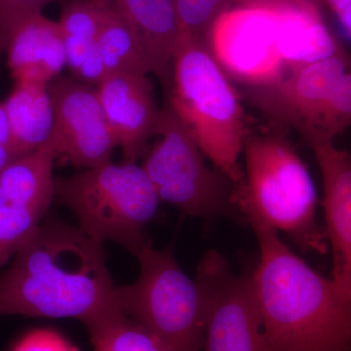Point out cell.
Listing matches in <instances>:
<instances>
[{
  "label": "cell",
  "instance_id": "d6986e66",
  "mask_svg": "<svg viewBox=\"0 0 351 351\" xmlns=\"http://www.w3.org/2000/svg\"><path fill=\"white\" fill-rule=\"evenodd\" d=\"M96 49L108 76L119 73L138 75L152 73L137 36L123 16L110 1L97 38Z\"/></svg>",
  "mask_w": 351,
  "mask_h": 351
},
{
  "label": "cell",
  "instance_id": "ba28073f",
  "mask_svg": "<svg viewBox=\"0 0 351 351\" xmlns=\"http://www.w3.org/2000/svg\"><path fill=\"white\" fill-rule=\"evenodd\" d=\"M350 69L343 51L289 71L278 82L251 87L247 96L267 119L295 129L307 144L334 141L350 125Z\"/></svg>",
  "mask_w": 351,
  "mask_h": 351
},
{
  "label": "cell",
  "instance_id": "cb8c5ba5",
  "mask_svg": "<svg viewBox=\"0 0 351 351\" xmlns=\"http://www.w3.org/2000/svg\"><path fill=\"white\" fill-rule=\"evenodd\" d=\"M54 0H0V43L5 51L9 34L20 22L43 12Z\"/></svg>",
  "mask_w": 351,
  "mask_h": 351
},
{
  "label": "cell",
  "instance_id": "2e32d148",
  "mask_svg": "<svg viewBox=\"0 0 351 351\" xmlns=\"http://www.w3.org/2000/svg\"><path fill=\"white\" fill-rule=\"evenodd\" d=\"M137 36L151 71L166 91L173 83V58L180 38L172 0H108Z\"/></svg>",
  "mask_w": 351,
  "mask_h": 351
},
{
  "label": "cell",
  "instance_id": "44dd1931",
  "mask_svg": "<svg viewBox=\"0 0 351 351\" xmlns=\"http://www.w3.org/2000/svg\"><path fill=\"white\" fill-rule=\"evenodd\" d=\"M93 351H164L117 308L88 328Z\"/></svg>",
  "mask_w": 351,
  "mask_h": 351
},
{
  "label": "cell",
  "instance_id": "ac0fdd59",
  "mask_svg": "<svg viewBox=\"0 0 351 351\" xmlns=\"http://www.w3.org/2000/svg\"><path fill=\"white\" fill-rule=\"evenodd\" d=\"M56 158L47 144L14 157L0 172V186L9 202L44 216L55 197L53 166Z\"/></svg>",
  "mask_w": 351,
  "mask_h": 351
},
{
  "label": "cell",
  "instance_id": "e0dca14e",
  "mask_svg": "<svg viewBox=\"0 0 351 351\" xmlns=\"http://www.w3.org/2000/svg\"><path fill=\"white\" fill-rule=\"evenodd\" d=\"M3 105L16 156L36 151L49 142L54 112L48 83H16Z\"/></svg>",
  "mask_w": 351,
  "mask_h": 351
},
{
  "label": "cell",
  "instance_id": "3957f363",
  "mask_svg": "<svg viewBox=\"0 0 351 351\" xmlns=\"http://www.w3.org/2000/svg\"><path fill=\"white\" fill-rule=\"evenodd\" d=\"M168 105L212 164L237 186L244 180L239 164L246 119L234 87L209 46L180 36L173 58Z\"/></svg>",
  "mask_w": 351,
  "mask_h": 351
},
{
  "label": "cell",
  "instance_id": "603a6c76",
  "mask_svg": "<svg viewBox=\"0 0 351 351\" xmlns=\"http://www.w3.org/2000/svg\"><path fill=\"white\" fill-rule=\"evenodd\" d=\"M43 217L10 202L0 205V267L20 250Z\"/></svg>",
  "mask_w": 351,
  "mask_h": 351
},
{
  "label": "cell",
  "instance_id": "30bf717a",
  "mask_svg": "<svg viewBox=\"0 0 351 351\" xmlns=\"http://www.w3.org/2000/svg\"><path fill=\"white\" fill-rule=\"evenodd\" d=\"M210 51L219 66L251 87L284 77L274 21L256 0H235L219 18L212 29Z\"/></svg>",
  "mask_w": 351,
  "mask_h": 351
},
{
  "label": "cell",
  "instance_id": "f1b7e54d",
  "mask_svg": "<svg viewBox=\"0 0 351 351\" xmlns=\"http://www.w3.org/2000/svg\"><path fill=\"white\" fill-rule=\"evenodd\" d=\"M8 202L9 200L8 198H7L5 193H4L3 189L0 186V205L6 204V203Z\"/></svg>",
  "mask_w": 351,
  "mask_h": 351
},
{
  "label": "cell",
  "instance_id": "d4e9b609",
  "mask_svg": "<svg viewBox=\"0 0 351 351\" xmlns=\"http://www.w3.org/2000/svg\"><path fill=\"white\" fill-rule=\"evenodd\" d=\"M11 351H78L68 339L59 332L48 329H39L29 332Z\"/></svg>",
  "mask_w": 351,
  "mask_h": 351
},
{
  "label": "cell",
  "instance_id": "4fadbf2b",
  "mask_svg": "<svg viewBox=\"0 0 351 351\" xmlns=\"http://www.w3.org/2000/svg\"><path fill=\"white\" fill-rule=\"evenodd\" d=\"M319 165L324 191L328 244L332 253V281L351 295V161L332 140L308 143Z\"/></svg>",
  "mask_w": 351,
  "mask_h": 351
},
{
  "label": "cell",
  "instance_id": "5bb4252c",
  "mask_svg": "<svg viewBox=\"0 0 351 351\" xmlns=\"http://www.w3.org/2000/svg\"><path fill=\"white\" fill-rule=\"evenodd\" d=\"M269 11L277 48L286 68L295 71L343 52L314 0H256Z\"/></svg>",
  "mask_w": 351,
  "mask_h": 351
},
{
  "label": "cell",
  "instance_id": "7402d4cb",
  "mask_svg": "<svg viewBox=\"0 0 351 351\" xmlns=\"http://www.w3.org/2000/svg\"><path fill=\"white\" fill-rule=\"evenodd\" d=\"M180 36H188L210 47L212 29L235 0H172Z\"/></svg>",
  "mask_w": 351,
  "mask_h": 351
},
{
  "label": "cell",
  "instance_id": "52a82bcc",
  "mask_svg": "<svg viewBox=\"0 0 351 351\" xmlns=\"http://www.w3.org/2000/svg\"><path fill=\"white\" fill-rule=\"evenodd\" d=\"M156 136L159 140L142 168L160 202L205 221L223 217L244 221L237 184L221 171L208 167L197 143L169 105L160 110Z\"/></svg>",
  "mask_w": 351,
  "mask_h": 351
},
{
  "label": "cell",
  "instance_id": "9a60e30c",
  "mask_svg": "<svg viewBox=\"0 0 351 351\" xmlns=\"http://www.w3.org/2000/svg\"><path fill=\"white\" fill-rule=\"evenodd\" d=\"M7 64L16 83H49L66 66L64 36L59 23L36 14L9 34Z\"/></svg>",
  "mask_w": 351,
  "mask_h": 351
},
{
  "label": "cell",
  "instance_id": "6da1fadb",
  "mask_svg": "<svg viewBox=\"0 0 351 351\" xmlns=\"http://www.w3.org/2000/svg\"><path fill=\"white\" fill-rule=\"evenodd\" d=\"M0 276V316L93 326L119 307L103 244L59 221L38 226Z\"/></svg>",
  "mask_w": 351,
  "mask_h": 351
},
{
  "label": "cell",
  "instance_id": "83f0119b",
  "mask_svg": "<svg viewBox=\"0 0 351 351\" xmlns=\"http://www.w3.org/2000/svg\"><path fill=\"white\" fill-rule=\"evenodd\" d=\"M16 157L13 152L6 147L5 145L0 144V172L4 169V167Z\"/></svg>",
  "mask_w": 351,
  "mask_h": 351
},
{
  "label": "cell",
  "instance_id": "4316f807",
  "mask_svg": "<svg viewBox=\"0 0 351 351\" xmlns=\"http://www.w3.org/2000/svg\"><path fill=\"white\" fill-rule=\"evenodd\" d=\"M0 144L5 145L14 156L12 134H11L10 123H9L8 115H7L5 107H4L3 101H0Z\"/></svg>",
  "mask_w": 351,
  "mask_h": 351
},
{
  "label": "cell",
  "instance_id": "8992f818",
  "mask_svg": "<svg viewBox=\"0 0 351 351\" xmlns=\"http://www.w3.org/2000/svg\"><path fill=\"white\" fill-rule=\"evenodd\" d=\"M136 258L140 265L137 280L115 286L122 313L164 351H202L199 290L182 271L173 245L157 250L149 242Z\"/></svg>",
  "mask_w": 351,
  "mask_h": 351
},
{
  "label": "cell",
  "instance_id": "ffe728a7",
  "mask_svg": "<svg viewBox=\"0 0 351 351\" xmlns=\"http://www.w3.org/2000/svg\"><path fill=\"white\" fill-rule=\"evenodd\" d=\"M108 5V0H71L64 6L58 23L73 76L96 44Z\"/></svg>",
  "mask_w": 351,
  "mask_h": 351
},
{
  "label": "cell",
  "instance_id": "9c48e42d",
  "mask_svg": "<svg viewBox=\"0 0 351 351\" xmlns=\"http://www.w3.org/2000/svg\"><path fill=\"white\" fill-rule=\"evenodd\" d=\"M195 281L203 307L202 351H265L252 271L234 274L219 252L208 250Z\"/></svg>",
  "mask_w": 351,
  "mask_h": 351
},
{
  "label": "cell",
  "instance_id": "5b68a950",
  "mask_svg": "<svg viewBox=\"0 0 351 351\" xmlns=\"http://www.w3.org/2000/svg\"><path fill=\"white\" fill-rule=\"evenodd\" d=\"M55 196L87 237L114 242L134 256L149 243L145 230L161 203L142 166L134 162H110L55 180Z\"/></svg>",
  "mask_w": 351,
  "mask_h": 351
},
{
  "label": "cell",
  "instance_id": "7a4b0ae2",
  "mask_svg": "<svg viewBox=\"0 0 351 351\" xmlns=\"http://www.w3.org/2000/svg\"><path fill=\"white\" fill-rule=\"evenodd\" d=\"M243 217L260 248L252 283L265 351L350 350L351 295L311 269L262 219Z\"/></svg>",
  "mask_w": 351,
  "mask_h": 351
},
{
  "label": "cell",
  "instance_id": "277c9868",
  "mask_svg": "<svg viewBox=\"0 0 351 351\" xmlns=\"http://www.w3.org/2000/svg\"><path fill=\"white\" fill-rule=\"evenodd\" d=\"M243 152L246 174L237 186L242 216L255 215L287 234L302 252L326 254V233L315 216V186L294 147L277 134L248 133Z\"/></svg>",
  "mask_w": 351,
  "mask_h": 351
},
{
  "label": "cell",
  "instance_id": "7c38bea8",
  "mask_svg": "<svg viewBox=\"0 0 351 351\" xmlns=\"http://www.w3.org/2000/svg\"><path fill=\"white\" fill-rule=\"evenodd\" d=\"M104 114L125 162L136 163L156 136L160 110L147 75L113 73L96 87Z\"/></svg>",
  "mask_w": 351,
  "mask_h": 351
},
{
  "label": "cell",
  "instance_id": "8fae6325",
  "mask_svg": "<svg viewBox=\"0 0 351 351\" xmlns=\"http://www.w3.org/2000/svg\"><path fill=\"white\" fill-rule=\"evenodd\" d=\"M48 90L54 123L47 145L56 157L84 169L110 163L117 145L96 88L73 77L58 76L48 83Z\"/></svg>",
  "mask_w": 351,
  "mask_h": 351
},
{
  "label": "cell",
  "instance_id": "484cf974",
  "mask_svg": "<svg viewBox=\"0 0 351 351\" xmlns=\"http://www.w3.org/2000/svg\"><path fill=\"white\" fill-rule=\"evenodd\" d=\"M336 15L346 36L350 38V0H326Z\"/></svg>",
  "mask_w": 351,
  "mask_h": 351
},
{
  "label": "cell",
  "instance_id": "f546056e",
  "mask_svg": "<svg viewBox=\"0 0 351 351\" xmlns=\"http://www.w3.org/2000/svg\"><path fill=\"white\" fill-rule=\"evenodd\" d=\"M4 52V48H3V46H2V44L1 43H0V55L2 54V53Z\"/></svg>",
  "mask_w": 351,
  "mask_h": 351
}]
</instances>
